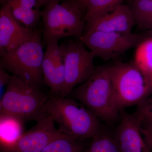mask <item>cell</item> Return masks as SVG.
Returning <instances> with one entry per match:
<instances>
[{
	"label": "cell",
	"mask_w": 152,
	"mask_h": 152,
	"mask_svg": "<svg viewBox=\"0 0 152 152\" xmlns=\"http://www.w3.org/2000/svg\"><path fill=\"white\" fill-rule=\"evenodd\" d=\"M144 38L143 36L132 32L96 31L79 39L94 54L95 58L108 61L137 47Z\"/></svg>",
	"instance_id": "obj_8"
},
{
	"label": "cell",
	"mask_w": 152,
	"mask_h": 152,
	"mask_svg": "<svg viewBox=\"0 0 152 152\" xmlns=\"http://www.w3.org/2000/svg\"><path fill=\"white\" fill-rule=\"evenodd\" d=\"M35 30L26 27L15 18L7 4L0 10V55L13 50L31 37Z\"/></svg>",
	"instance_id": "obj_11"
},
{
	"label": "cell",
	"mask_w": 152,
	"mask_h": 152,
	"mask_svg": "<svg viewBox=\"0 0 152 152\" xmlns=\"http://www.w3.org/2000/svg\"><path fill=\"white\" fill-rule=\"evenodd\" d=\"M139 29L142 31L152 29V1L137 0L132 2L130 6Z\"/></svg>",
	"instance_id": "obj_17"
},
{
	"label": "cell",
	"mask_w": 152,
	"mask_h": 152,
	"mask_svg": "<svg viewBox=\"0 0 152 152\" xmlns=\"http://www.w3.org/2000/svg\"><path fill=\"white\" fill-rule=\"evenodd\" d=\"M142 132L150 151L152 152V126H142Z\"/></svg>",
	"instance_id": "obj_23"
},
{
	"label": "cell",
	"mask_w": 152,
	"mask_h": 152,
	"mask_svg": "<svg viewBox=\"0 0 152 152\" xmlns=\"http://www.w3.org/2000/svg\"><path fill=\"white\" fill-rule=\"evenodd\" d=\"M83 36L96 31L131 33L136 25L130 6L121 4L99 16L89 19Z\"/></svg>",
	"instance_id": "obj_10"
},
{
	"label": "cell",
	"mask_w": 152,
	"mask_h": 152,
	"mask_svg": "<svg viewBox=\"0 0 152 152\" xmlns=\"http://www.w3.org/2000/svg\"><path fill=\"white\" fill-rule=\"evenodd\" d=\"M83 152H121L115 135L101 130Z\"/></svg>",
	"instance_id": "obj_19"
},
{
	"label": "cell",
	"mask_w": 152,
	"mask_h": 152,
	"mask_svg": "<svg viewBox=\"0 0 152 152\" xmlns=\"http://www.w3.org/2000/svg\"><path fill=\"white\" fill-rule=\"evenodd\" d=\"M45 113L61 132L78 140L92 139L102 130L99 119L75 99L51 95Z\"/></svg>",
	"instance_id": "obj_1"
},
{
	"label": "cell",
	"mask_w": 152,
	"mask_h": 152,
	"mask_svg": "<svg viewBox=\"0 0 152 152\" xmlns=\"http://www.w3.org/2000/svg\"><path fill=\"white\" fill-rule=\"evenodd\" d=\"M134 64L149 78L152 74V38H145L137 47Z\"/></svg>",
	"instance_id": "obj_16"
},
{
	"label": "cell",
	"mask_w": 152,
	"mask_h": 152,
	"mask_svg": "<svg viewBox=\"0 0 152 152\" xmlns=\"http://www.w3.org/2000/svg\"><path fill=\"white\" fill-rule=\"evenodd\" d=\"M75 1L86 10V5L88 0H75Z\"/></svg>",
	"instance_id": "obj_26"
},
{
	"label": "cell",
	"mask_w": 152,
	"mask_h": 152,
	"mask_svg": "<svg viewBox=\"0 0 152 152\" xmlns=\"http://www.w3.org/2000/svg\"><path fill=\"white\" fill-rule=\"evenodd\" d=\"M85 12L86 10L75 0H65L61 3L45 6L42 11L45 44L69 37L81 38L86 25L84 21Z\"/></svg>",
	"instance_id": "obj_4"
},
{
	"label": "cell",
	"mask_w": 152,
	"mask_h": 152,
	"mask_svg": "<svg viewBox=\"0 0 152 152\" xmlns=\"http://www.w3.org/2000/svg\"><path fill=\"white\" fill-rule=\"evenodd\" d=\"M50 97L12 75L0 100V115L14 117L24 123L37 121L46 116L45 107Z\"/></svg>",
	"instance_id": "obj_5"
},
{
	"label": "cell",
	"mask_w": 152,
	"mask_h": 152,
	"mask_svg": "<svg viewBox=\"0 0 152 152\" xmlns=\"http://www.w3.org/2000/svg\"><path fill=\"white\" fill-rule=\"evenodd\" d=\"M114 98L120 111L139 104L152 91L150 80L134 63L118 61L110 65Z\"/></svg>",
	"instance_id": "obj_6"
},
{
	"label": "cell",
	"mask_w": 152,
	"mask_h": 152,
	"mask_svg": "<svg viewBox=\"0 0 152 152\" xmlns=\"http://www.w3.org/2000/svg\"><path fill=\"white\" fill-rule=\"evenodd\" d=\"M24 123L14 117L0 115L1 145L12 142L21 135Z\"/></svg>",
	"instance_id": "obj_18"
},
{
	"label": "cell",
	"mask_w": 152,
	"mask_h": 152,
	"mask_svg": "<svg viewBox=\"0 0 152 152\" xmlns=\"http://www.w3.org/2000/svg\"><path fill=\"white\" fill-rule=\"evenodd\" d=\"M39 7L41 8L53 3H60L62 0H38Z\"/></svg>",
	"instance_id": "obj_25"
},
{
	"label": "cell",
	"mask_w": 152,
	"mask_h": 152,
	"mask_svg": "<svg viewBox=\"0 0 152 152\" xmlns=\"http://www.w3.org/2000/svg\"><path fill=\"white\" fill-rule=\"evenodd\" d=\"M124 0H88L86 5L84 21L99 16L107 12L117 6L122 4Z\"/></svg>",
	"instance_id": "obj_20"
},
{
	"label": "cell",
	"mask_w": 152,
	"mask_h": 152,
	"mask_svg": "<svg viewBox=\"0 0 152 152\" xmlns=\"http://www.w3.org/2000/svg\"><path fill=\"white\" fill-rule=\"evenodd\" d=\"M1 3L7 4L15 18L26 27L32 30L37 28L42 18L40 9L27 8L17 0H1Z\"/></svg>",
	"instance_id": "obj_14"
},
{
	"label": "cell",
	"mask_w": 152,
	"mask_h": 152,
	"mask_svg": "<svg viewBox=\"0 0 152 152\" xmlns=\"http://www.w3.org/2000/svg\"><path fill=\"white\" fill-rule=\"evenodd\" d=\"M10 143L1 145V152H41L59 133L51 117L46 115Z\"/></svg>",
	"instance_id": "obj_9"
},
{
	"label": "cell",
	"mask_w": 152,
	"mask_h": 152,
	"mask_svg": "<svg viewBox=\"0 0 152 152\" xmlns=\"http://www.w3.org/2000/svg\"><path fill=\"white\" fill-rule=\"evenodd\" d=\"M11 76L7 71L0 67V100L5 94Z\"/></svg>",
	"instance_id": "obj_22"
},
{
	"label": "cell",
	"mask_w": 152,
	"mask_h": 152,
	"mask_svg": "<svg viewBox=\"0 0 152 152\" xmlns=\"http://www.w3.org/2000/svg\"><path fill=\"white\" fill-rule=\"evenodd\" d=\"M129 1H131V2H132L134 1H137V0H129ZM152 1V0H151Z\"/></svg>",
	"instance_id": "obj_29"
},
{
	"label": "cell",
	"mask_w": 152,
	"mask_h": 152,
	"mask_svg": "<svg viewBox=\"0 0 152 152\" xmlns=\"http://www.w3.org/2000/svg\"><path fill=\"white\" fill-rule=\"evenodd\" d=\"M148 34V37L152 38V29L151 30H149Z\"/></svg>",
	"instance_id": "obj_27"
},
{
	"label": "cell",
	"mask_w": 152,
	"mask_h": 152,
	"mask_svg": "<svg viewBox=\"0 0 152 152\" xmlns=\"http://www.w3.org/2000/svg\"><path fill=\"white\" fill-rule=\"evenodd\" d=\"M71 94L101 121L112 123L118 116L120 111L115 100L110 65L96 67L92 75Z\"/></svg>",
	"instance_id": "obj_3"
},
{
	"label": "cell",
	"mask_w": 152,
	"mask_h": 152,
	"mask_svg": "<svg viewBox=\"0 0 152 152\" xmlns=\"http://www.w3.org/2000/svg\"><path fill=\"white\" fill-rule=\"evenodd\" d=\"M121 152H151L142 132V126L134 115L125 112L114 134Z\"/></svg>",
	"instance_id": "obj_13"
},
{
	"label": "cell",
	"mask_w": 152,
	"mask_h": 152,
	"mask_svg": "<svg viewBox=\"0 0 152 152\" xmlns=\"http://www.w3.org/2000/svg\"><path fill=\"white\" fill-rule=\"evenodd\" d=\"M46 45L42 66L44 82L50 88L52 95L59 96L64 82V58L58 42L50 41Z\"/></svg>",
	"instance_id": "obj_12"
},
{
	"label": "cell",
	"mask_w": 152,
	"mask_h": 152,
	"mask_svg": "<svg viewBox=\"0 0 152 152\" xmlns=\"http://www.w3.org/2000/svg\"><path fill=\"white\" fill-rule=\"evenodd\" d=\"M60 44L64 63V82L59 96L67 97L74 88L87 80L96 70L94 54L87 50L80 39Z\"/></svg>",
	"instance_id": "obj_7"
},
{
	"label": "cell",
	"mask_w": 152,
	"mask_h": 152,
	"mask_svg": "<svg viewBox=\"0 0 152 152\" xmlns=\"http://www.w3.org/2000/svg\"><path fill=\"white\" fill-rule=\"evenodd\" d=\"M22 6L30 9H40L38 0H17Z\"/></svg>",
	"instance_id": "obj_24"
},
{
	"label": "cell",
	"mask_w": 152,
	"mask_h": 152,
	"mask_svg": "<svg viewBox=\"0 0 152 152\" xmlns=\"http://www.w3.org/2000/svg\"><path fill=\"white\" fill-rule=\"evenodd\" d=\"M150 80V84H151V88L152 90V74L150 76L149 78Z\"/></svg>",
	"instance_id": "obj_28"
},
{
	"label": "cell",
	"mask_w": 152,
	"mask_h": 152,
	"mask_svg": "<svg viewBox=\"0 0 152 152\" xmlns=\"http://www.w3.org/2000/svg\"><path fill=\"white\" fill-rule=\"evenodd\" d=\"M42 30L37 28L31 37L10 51L1 55L0 67L31 86L39 89L45 83Z\"/></svg>",
	"instance_id": "obj_2"
},
{
	"label": "cell",
	"mask_w": 152,
	"mask_h": 152,
	"mask_svg": "<svg viewBox=\"0 0 152 152\" xmlns=\"http://www.w3.org/2000/svg\"><path fill=\"white\" fill-rule=\"evenodd\" d=\"M137 106L134 115L142 126H152V95L147 97Z\"/></svg>",
	"instance_id": "obj_21"
},
{
	"label": "cell",
	"mask_w": 152,
	"mask_h": 152,
	"mask_svg": "<svg viewBox=\"0 0 152 152\" xmlns=\"http://www.w3.org/2000/svg\"><path fill=\"white\" fill-rule=\"evenodd\" d=\"M84 142L60 132L41 152H83L87 146Z\"/></svg>",
	"instance_id": "obj_15"
}]
</instances>
